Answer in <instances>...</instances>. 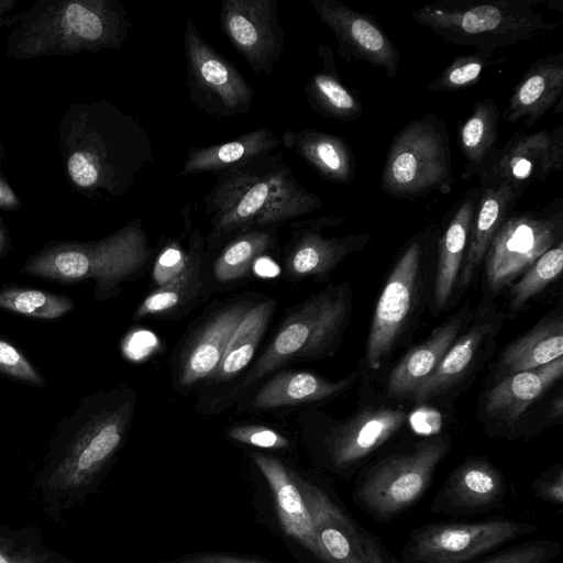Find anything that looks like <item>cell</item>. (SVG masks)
I'll return each mask as SVG.
<instances>
[{
	"label": "cell",
	"mask_w": 563,
	"mask_h": 563,
	"mask_svg": "<svg viewBox=\"0 0 563 563\" xmlns=\"http://www.w3.org/2000/svg\"><path fill=\"white\" fill-rule=\"evenodd\" d=\"M562 356L540 367L512 373L488 391L485 412L493 418L512 423L562 376Z\"/></svg>",
	"instance_id": "484cf974"
},
{
	"label": "cell",
	"mask_w": 563,
	"mask_h": 563,
	"mask_svg": "<svg viewBox=\"0 0 563 563\" xmlns=\"http://www.w3.org/2000/svg\"><path fill=\"white\" fill-rule=\"evenodd\" d=\"M280 143L329 181L346 185L355 178L354 154L349 143L339 135L316 129L286 130Z\"/></svg>",
	"instance_id": "d4e9b609"
},
{
	"label": "cell",
	"mask_w": 563,
	"mask_h": 563,
	"mask_svg": "<svg viewBox=\"0 0 563 563\" xmlns=\"http://www.w3.org/2000/svg\"><path fill=\"white\" fill-rule=\"evenodd\" d=\"M18 5V1L15 0H0V26L10 22L11 20L14 22L15 19H11L12 11Z\"/></svg>",
	"instance_id": "f907efd6"
},
{
	"label": "cell",
	"mask_w": 563,
	"mask_h": 563,
	"mask_svg": "<svg viewBox=\"0 0 563 563\" xmlns=\"http://www.w3.org/2000/svg\"><path fill=\"white\" fill-rule=\"evenodd\" d=\"M563 168V124L552 130L517 133L493 152L477 176L481 188L511 183L527 187Z\"/></svg>",
	"instance_id": "5bb4252c"
},
{
	"label": "cell",
	"mask_w": 563,
	"mask_h": 563,
	"mask_svg": "<svg viewBox=\"0 0 563 563\" xmlns=\"http://www.w3.org/2000/svg\"><path fill=\"white\" fill-rule=\"evenodd\" d=\"M490 330L489 323H479L455 340L437 368L419 385L411 398L419 402L424 401L451 387L471 366Z\"/></svg>",
	"instance_id": "d590c367"
},
{
	"label": "cell",
	"mask_w": 563,
	"mask_h": 563,
	"mask_svg": "<svg viewBox=\"0 0 563 563\" xmlns=\"http://www.w3.org/2000/svg\"><path fill=\"white\" fill-rule=\"evenodd\" d=\"M550 0H440L411 12V19L444 42L472 46L488 57L559 23L547 21L534 7Z\"/></svg>",
	"instance_id": "277c9868"
},
{
	"label": "cell",
	"mask_w": 563,
	"mask_h": 563,
	"mask_svg": "<svg viewBox=\"0 0 563 563\" xmlns=\"http://www.w3.org/2000/svg\"><path fill=\"white\" fill-rule=\"evenodd\" d=\"M7 41L14 59L119 49L131 22L115 0L40 1L18 15Z\"/></svg>",
	"instance_id": "3957f363"
},
{
	"label": "cell",
	"mask_w": 563,
	"mask_h": 563,
	"mask_svg": "<svg viewBox=\"0 0 563 563\" xmlns=\"http://www.w3.org/2000/svg\"><path fill=\"white\" fill-rule=\"evenodd\" d=\"M506 495L500 471L484 459H470L448 475L430 510L448 515L488 511L500 505Z\"/></svg>",
	"instance_id": "e0dca14e"
},
{
	"label": "cell",
	"mask_w": 563,
	"mask_h": 563,
	"mask_svg": "<svg viewBox=\"0 0 563 563\" xmlns=\"http://www.w3.org/2000/svg\"><path fill=\"white\" fill-rule=\"evenodd\" d=\"M351 311L349 284L331 285L309 297L285 318L243 385L256 383L286 363L331 354L342 339Z\"/></svg>",
	"instance_id": "52a82bcc"
},
{
	"label": "cell",
	"mask_w": 563,
	"mask_h": 563,
	"mask_svg": "<svg viewBox=\"0 0 563 563\" xmlns=\"http://www.w3.org/2000/svg\"><path fill=\"white\" fill-rule=\"evenodd\" d=\"M205 205L209 240L216 242L249 230L273 229L320 209L323 202L297 180L278 153L217 173Z\"/></svg>",
	"instance_id": "7a4b0ae2"
},
{
	"label": "cell",
	"mask_w": 563,
	"mask_h": 563,
	"mask_svg": "<svg viewBox=\"0 0 563 563\" xmlns=\"http://www.w3.org/2000/svg\"><path fill=\"white\" fill-rule=\"evenodd\" d=\"M506 58H493L482 53L456 56L443 71L427 85L432 92H453L467 89L479 81L485 69Z\"/></svg>",
	"instance_id": "f35d334b"
},
{
	"label": "cell",
	"mask_w": 563,
	"mask_h": 563,
	"mask_svg": "<svg viewBox=\"0 0 563 563\" xmlns=\"http://www.w3.org/2000/svg\"><path fill=\"white\" fill-rule=\"evenodd\" d=\"M251 459L269 488L277 522L284 534L321 563L312 519L296 471L269 454L253 452Z\"/></svg>",
	"instance_id": "ac0fdd59"
},
{
	"label": "cell",
	"mask_w": 563,
	"mask_h": 563,
	"mask_svg": "<svg viewBox=\"0 0 563 563\" xmlns=\"http://www.w3.org/2000/svg\"><path fill=\"white\" fill-rule=\"evenodd\" d=\"M219 22L255 74L273 73L285 47L276 0H222Z\"/></svg>",
	"instance_id": "4fadbf2b"
},
{
	"label": "cell",
	"mask_w": 563,
	"mask_h": 563,
	"mask_svg": "<svg viewBox=\"0 0 563 563\" xmlns=\"http://www.w3.org/2000/svg\"><path fill=\"white\" fill-rule=\"evenodd\" d=\"M449 450L448 441L435 438L379 461L356 487V503L379 519L398 515L423 495Z\"/></svg>",
	"instance_id": "9c48e42d"
},
{
	"label": "cell",
	"mask_w": 563,
	"mask_h": 563,
	"mask_svg": "<svg viewBox=\"0 0 563 563\" xmlns=\"http://www.w3.org/2000/svg\"><path fill=\"white\" fill-rule=\"evenodd\" d=\"M273 229H255L240 233L224 246L212 266L217 282L229 284L243 278L255 261L273 247Z\"/></svg>",
	"instance_id": "8d00e7d4"
},
{
	"label": "cell",
	"mask_w": 563,
	"mask_h": 563,
	"mask_svg": "<svg viewBox=\"0 0 563 563\" xmlns=\"http://www.w3.org/2000/svg\"><path fill=\"white\" fill-rule=\"evenodd\" d=\"M0 307L27 317L56 319L70 312L74 302L65 295L12 287L0 291Z\"/></svg>",
	"instance_id": "74e56055"
},
{
	"label": "cell",
	"mask_w": 563,
	"mask_h": 563,
	"mask_svg": "<svg viewBox=\"0 0 563 563\" xmlns=\"http://www.w3.org/2000/svg\"><path fill=\"white\" fill-rule=\"evenodd\" d=\"M318 55L322 59V68L308 79L303 89L310 108L330 119L356 120L363 113L360 95L340 80L329 45L319 44Z\"/></svg>",
	"instance_id": "1f68e13d"
},
{
	"label": "cell",
	"mask_w": 563,
	"mask_h": 563,
	"mask_svg": "<svg viewBox=\"0 0 563 563\" xmlns=\"http://www.w3.org/2000/svg\"><path fill=\"white\" fill-rule=\"evenodd\" d=\"M561 550V544L555 541L538 539L507 548L478 563H548Z\"/></svg>",
	"instance_id": "b9f144b4"
},
{
	"label": "cell",
	"mask_w": 563,
	"mask_h": 563,
	"mask_svg": "<svg viewBox=\"0 0 563 563\" xmlns=\"http://www.w3.org/2000/svg\"><path fill=\"white\" fill-rule=\"evenodd\" d=\"M60 145L71 183L91 195L128 194L154 162L140 121L108 101L71 108L60 121Z\"/></svg>",
	"instance_id": "6da1fadb"
},
{
	"label": "cell",
	"mask_w": 563,
	"mask_h": 563,
	"mask_svg": "<svg viewBox=\"0 0 563 563\" xmlns=\"http://www.w3.org/2000/svg\"><path fill=\"white\" fill-rule=\"evenodd\" d=\"M191 207L187 202L181 210L184 231L166 242L155 257L152 269L155 288L200 277L205 240L199 229L194 227Z\"/></svg>",
	"instance_id": "4dcf8cb0"
},
{
	"label": "cell",
	"mask_w": 563,
	"mask_h": 563,
	"mask_svg": "<svg viewBox=\"0 0 563 563\" xmlns=\"http://www.w3.org/2000/svg\"><path fill=\"white\" fill-rule=\"evenodd\" d=\"M482 188L470 189L455 209L438 244L434 301L441 309L449 300L467 249Z\"/></svg>",
	"instance_id": "4316f807"
},
{
	"label": "cell",
	"mask_w": 563,
	"mask_h": 563,
	"mask_svg": "<svg viewBox=\"0 0 563 563\" xmlns=\"http://www.w3.org/2000/svg\"><path fill=\"white\" fill-rule=\"evenodd\" d=\"M563 199L541 211L509 216L497 230L486 252V277L498 291L526 272L543 253L562 241Z\"/></svg>",
	"instance_id": "30bf717a"
},
{
	"label": "cell",
	"mask_w": 563,
	"mask_h": 563,
	"mask_svg": "<svg viewBox=\"0 0 563 563\" xmlns=\"http://www.w3.org/2000/svg\"><path fill=\"white\" fill-rule=\"evenodd\" d=\"M0 372L33 385L44 380L26 357L12 344L0 339Z\"/></svg>",
	"instance_id": "ee69618b"
},
{
	"label": "cell",
	"mask_w": 563,
	"mask_h": 563,
	"mask_svg": "<svg viewBox=\"0 0 563 563\" xmlns=\"http://www.w3.org/2000/svg\"><path fill=\"white\" fill-rule=\"evenodd\" d=\"M47 559L46 553L0 545V563H45Z\"/></svg>",
	"instance_id": "7dc6e473"
},
{
	"label": "cell",
	"mask_w": 563,
	"mask_h": 563,
	"mask_svg": "<svg viewBox=\"0 0 563 563\" xmlns=\"http://www.w3.org/2000/svg\"><path fill=\"white\" fill-rule=\"evenodd\" d=\"M422 244L412 240L394 265L378 298L369 328L366 361L372 369L380 367L410 313L418 287Z\"/></svg>",
	"instance_id": "9a60e30c"
},
{
	"label": "cell",
	"mask_w": 563,
	"mask_h": 563,
	"mask_svg": "<svg viewBox=\"0 0 563 563\" xmlns=\"http://www.w3.org/2000/svg\"><path fill=\"white\" fill-rule=\"evenodd\" d=\"M228 437L239 443L263 450H286L289 440L276 430L260 424H240L228 430Z\"/></svg>",
	"instance_id": "7bdbcfd3"
},
{
	"label": "cell",
	"mask_w": 563,
	"mask_h": 563,
	"mask_svg": "<svg viewBox=\"0 0 563 563\" xmlns=\"http://www.w3.org/2000/svg\"><path fill=\"white\" fill-rule=\"evenodd\" d=\"M563 354V321L553 317L541 321L512 342L503 353L501 366L509 373L540 367Z\"/></svg>",
	"instance_id": "836d02e7"
},
{
	"label": "cell",
	"mask_w": 563,
	"mask_h": 563,
	"mask_svg": "<svg viewBox=\"0 0 563 563\" xmlns=\"http://www.w3.org/2000/svg\"><path fill=\"white\" fill-rule=\"evenodd\" d=\"M186 81L194 104L211 117L247 113L254 90L238 68L216 51L187 18L184 32Z\"/></svg>",
	"instance_id": "7c38bea8"
},
{
	"label": "cell",
	"mask_w": 563,
	"mask_h": 563,
	"mask_svg": "<svg viewBox=\"0 0 563 563\" xmlns=\"http://www.w3.org/2000/svg\"><path fill=\"white\" fill-rule=\"evenodd\" d=\"M534 495L553 505L563 504V472L559 468L555 473L541 476L532 484Z\"/></svg>",
	"instance_id": "bcb514c9"
},
{
	"label": "cell",
	"mask_w": 563,
	"mask_h": 563,
	"mask_svg": "<svg viewBox=\"0 0 563 563\" xmlns=\"http://www.w3.org/2000/svg\"><path fill=\"white\" fill-rule=\"evenodd\" d=\"M21 201L7 181L0 178V208L13 209L20 206Z\"/></svg>",
	"instance_id": "681fc988"
},
{
	"label": "cell",
	"mask_w": 563,
	"mask_h": 563,
	"mask_svg": "<svg viewBox=\"0 0 563 563\" xmlns=\"http://www.w3.org/2000/svg\"><path fill=\"white\" fill-rule=\"evenodd\" d=\"M462 323V316L456 314L437 328L427 341L411 349L390 372L387 380L388 395L411 397L454 343Z\"/></svg>",
	"instance_id": "f546056e"
},
{
	"label": "cell",
	"mask_w": 563,
	"mask_h": 563,
	"mask_svg": "<svg viewBox=\"0 0 563 563\" xmlns=\"http://www.w3.org/2000/svg\"><path fill=\"white\" fill-rule=\"evenodd\" d=\"M268 126L258 128L221 144L191 147L185 157L181 175L212 172L220 173L272 154L280 145Z\"/></svg>",
	"instance_id": "f1b7e54d"
},
{
	"label": "cell",
	"mask_w": 563,
	"mask_h": 563,
	"mask_svg": "<svg viewBox=\"0 0 563 563\" xmlns=\"http://www.w3.org/2000/svg\"><path fill=\"white\" fill-rule=\"evenodd\" d=\"M563 268V241L543 253L514 286L511 307L520 308L561 274Z\"/></svg>",
	"instance_id": "ab89813d"
},
{
	"label": "cell",
	"mask_w": 563,
	"mask_h": 563,
	"mask_svg": "<svg viewBox=\"0 0 563 563\" xmlns=\"http://www.w3.org/2000/svg\"><path fill=\"white\" fill-rule=\"evenodd\" d=\"M499 111L492 98L474 103L472 114L460 129V146L466 161L462 179L477 175L495 151Z\"/></svg>",
	"instance_id": "e575fe53"
},
{
	"label": "cell",
	"mask_w": 563,
	"mask_h": 563,
	"mask_svg": "<svg viewBox=\"0 0 563 563\" xmlns=\"http://www.w3.org/2000/svg\"><path fill=\"white\" fill-rule=\"evenodd\" d=\"M131 391H110L89 399L68 420L71 434L48 478L58 492L93 483L124 443L134 412Z\"/></svg>",
	"instance_id": "8992f818"
},
{
	"label": "cell",
	"mask_w": 563,
	"mask_h": 563,
	"mask_svg": "<svg viewBox=\"0 0 563 563\" xmlns=\"http://www.w3.org/2000/svg\"><path fill=\"white\" fill-rule=\"evenodd\" d=\"M537 530L536 525L503 518L428 523L411 530L401 560L402 563H465Z\"/></svg>",
	"instance_id": "8fae6325"
},
{
	"label": "cell",
	"mask_w": 563,
	"mask_h": 563,
	"mask_svg": "<svg viewBox=\"0 0 563 563\" xmlns=\"http://www.w3.org/2000/svg\"><path fill=\"white\" fill-rule=\"evenodd\" d=\"M406 417L399 408H371L334 428L325 438L331 466L340 473L355 466L389 440Z\"/></svg>",
	"instance_id": "ffe728a7"
},
{
	"label": "cell",
	"mask_w": 563,
	"mask_h": 563,
	"mask_svg": "<svg viewBox=\"0 0 563 563\" xmlns=\"http://www.w3.org/2000/svg\"><path fill=\"white\" fill-rule=\"evenodd\" d=\"M344 222L343 217H322L297 230L285 258V268L292 278L324 277L346 256L363 249L371 240L368 233L324 238L320 230Z\"/></svg>",
	"instance_id": "44dd1931"
},
{
	"label": "cell",
	"mask_w": 563,
	"mask_h": 563,
	"mask_svg": "<svg viewBox=\"0 0 563 563\" xmlns=\"http://www.w3.org/2000/svg\"><path fill=\"white\" fill-rule=\"evenodd\" d=\"M202 286L200 277L176 285L154 288L135 310V318L165 314L192 300Z\"/></svg>",
	"instance_id": "60d3db41"
},
{
	"label": "cell",
	"mask_w": 563,
	"mask_h": 563,
	"mask_svg": "<svg viewBox=\"0 0 563 563\" xmlns=\"http://www.w3.org/2000/svg\"><path fill=\"white\" fill-rule=\"evenodd\" d=\"M454 184L451 139L444 120L427 113L408 122L393 137L379 186L395 199L413 200Z\"/></svg>",
	"instance_id": "ba28073f"
},
{
	"label": "cell",
	"mask_w": 563,
	"mask_h": 563,
	"mask_svg": "<svg viewBox=\"0 0 563 563\" xmlns=\"http://www.w3.org/2000/svg\"><path fill=\"white\" fill-rule=\"evenodd\" d=\"M150 256L142 221L134 219L98 241L48 246L32 256L22 273L59 282L93 279L96 294L108 295L122 282L136 277Z\"/></svg>",
	"instance_id": "5b68a950"
},
{
	"label": "cell",
	"mask_w": 563,
	"mask_h": 563,
	"mask_svg": "<svg viewBox=\"0 0 563 563\" xmlns=\"http://www.w3.org/2000/svg\"><path fill=\"white\" fill-rule=\"evenodd\" d=\"M360 543L365 563H388L374 536L361 529Z\"/></svg>",
	"instance_id": "c3c4849f"
},
{
	"label": "cell",
	"mask_w": 563,
	"mask_h": 563,
	"mask_svg": "<svg viewBox=\"0 0 563 563\" xmlns=\"http://www.w3.org/2000/svg\"><path fill=\"white\" fill-rule=\"evenodd\" d=\"M309 509L321 553V563H365L361 528L321 486L296 472Z\"/></svg>",
	"instance_id": "d6986e66"
},
{
	"label": "cell",
	"mask_w": 563,
	"mask_h": 563,
	"mask_svg": "<svg viewBox=\"0 0 563 563\" xmlns=\"http://www.w3.org/2000/svg\"><path fill=\"white\" fill-rule=\"evenodd\" d=\"M319 20L334 34L341 56L364 60L396 77L400 53L373 15L339 0H309Z\"/></svg>",
	"instance_id": "2e32d148"
},
{
	"label": "cell",
	"mask_w": 563,
	"mask_h": 563,
	"mask_svg": "<svg viewBox=\"0 0 563 563\" xmlns=\"http://www.w3.org/2000/svg\"><path fill=\"white\" fill-rule=\"evenodd\" d=\"M562 95L563 52L539 58L525 71L510 95L503 119L509 123L525 119L522 132L554 108Z\"/></svg>",
	"instance_id": "603a6c76"
},
{
	"label": "cell",
	"mask_w": 563,
	"mask_h": 563,
	"mask_svg": "<svg viewBox=\"0 0 563 563\" xmlns=\"http://www.w3.org/2000/svg\"><path fill=\"white\" fill-rule=\"evenodd\" d=\"M7 240V234L2 222L0 221V253L2 252Z\"/></svg>",
	"instance_id": "816d5d0a"
},
{
	"label": "cell",
	"mask_w": 563,
	"mask_h": 563,
	"mask_svg": "<svg viewBox=\"0 0 563 563\" xmlns=\"http://www.w3.org/2000/svg\"><path fill=\"white\" fill-rule=\"evenodd\" d=\"M157 563H279L272 560L225 552H198Z\"/></svg>",
	"instance_id": "f6af8a7d"
},
{
	"label": "cell",
	"mask_w": 563,
	"mask_h": 563,
	"mask_svg": "<svg viewBox=\"0 0 563 563\" xmlns=\"http://www.w3.org/2000/svg\"><path fill=\"white\" fill-rule=\"evenodd\" d=\"M527 187L511 183L482 188L473 220L465 258L461 267L460 285L466 286L482 263L493 238Z\"/></svg>",
	"instance_id": "cb8c5ba5"
},
{
	"label": "cell",
	"mask_w": 563,
	"mask_h": 563,
	"mask_svg": "<svg viewBox=\"0 0 563 563\" xmlns=\"http://www.w3.org/2000/svg\"><path fill=\"white\" fill-rule=\"evenodd\" d=\"M355 379V372L336 382L303 371L277 373L256 391L251 401V409L272 410L320 401L342 393Z\"/></svg>",
	"instance_id": "83f0119b"
},
{
	"label": "cell",
	"mask_w": 563,
	"mask_h": 563,
	"mask_svg": "<svg viewBox=\"0 0 563 563\" xmlns=\"http://www.w3.org/2000/svg\"><path fill=\"white\" fill-rule=\"evenodd\" d=\"M249 308L245 302L227 306L202 324L181 353L177 371V380L181 387L210 380Z\"/></svg>",
	"instance_id": "7402d4cb"
},
{
	"label": "cell",
	"mask_w": 563,
	"mask_h": 563,
	"mask_svg": "<svg viewBox=\"0 0 563 563\" xmlns=\"http://www.w3.org/2000/svg\"><path fill=\"white\" fill-rule=\"evenodd\" d=\"M276 308L275 300L250 306L231 336L210 382L222 383L239 375L252 361Z\"/></svg>",
	"instance_id": "d6a6232c"
}]
</instances>
